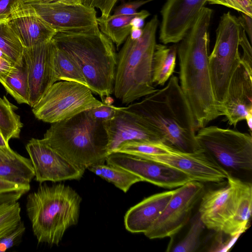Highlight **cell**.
<instances>
[{
  "label": "cell",
  "instance_id": "5",
  "mask_svg": "<svg viewBox=\"0 0 252 252\" xmlns=\"http://www.w3.org/2000/svg\"><path fill=\"white\" fill-rule=\"evenodd\" d=\"M81 197L63 184L40 186L27 197L26 210L38 243L58 245L78 221Z\"/></svg>",
  "mask_w": 252,
  "mask_h": 252
},
{
  "label": "cell",
  "instance_id": "40",
  "mask_svg": "<svg viewBox=\"0 0 252 252\" xmlns=\"http://www.w3.org/2000/svg\"><path fill=\"white\" fill-rule=\"evenodd\" d=\"M21 2V0H0V21L7 20Z\"/></svg>",
  "mask_w": 252,
  "mask_h": 252
},
{
  "label": "cell",
  "instance_id": "32",
  "mask_svg": "<svg viewBox=\"0 0 252 252\" xmlns=\"http://www.w3.org/2000/svg\"><path fill=\"white\" fill-rule=\"evenodd\" d=\"M20 213L17 201L0 204V240L16 228L21 221Z\"/></svg>",
  "mask_w": 252,
  "mask_h": 252
},
{
  "label": "cell",
  "instance_id": "6",
  "mask_svg": "<svg viewBox=\"0 0 252 252\" xmlns=\"http://www.w3.org/2000/svg\"><path fill=\"white\" fill-rule=\"evenodd\" d=\"M158 23V16L154 15L143 28L141 36L132 39L128 36L117 54L113 94L124 104L157 90L152 81V66Z\"/></svg>",
  "mask_w": 252,
  "mask_h": 252
},
{
  "label": "cell",
  "instance_id": "27",
  "mask_svg": "<svg viewBox=\"0 0 252 252\" xmlns=\"http://www.w3.org/2000/svg\"><path fill=\"white\" fill-rule=\"evenodd\" d=\"M0 83L8 94L19 104H29V86L25 67L18 66L17 69L9 75L0 78Z\"/></svg>",
  "mask_w": 252,
  "mask_h": 252
},
{
  "label": "cell",
  "instance_id": "31",
  "mask_svg": "<svg viewBox=\"0 0 252 252\" xmlns=\"http://www.w3.org/2000/svg\"><path fill=\"white\" fill-rule=\"evenodd\" d=\"M170 146L161 142L127 141L121 144L114 152L128 154L144 158L147 156L166 153Z\"/></svg>",
  "mask_w": 252,
  "mask_h": 252
},
{
  "label": "cell",
  "instance_id": "2",
  "mask_svg": "<svg viewBox=\"0 0 252 252\" xmlns=\"http://www.w3.org/2000/svg\"><path fill=\"white\" fill-rule=\"evenodd\" d=\"M124 108L145 123L165 144L184 152L200 149L196 139L198 128L176 76L172 75L162 88Z\"/></svg>",
  "mask_w": 252,
  "mask_h": 252
},
{
  "label": "cell",
  "instance_id": "36",
  "mask_svg": "<svg viewBox=\"0 0 252 252\" xmlns=\"http://www.w3.org/2000/svg\"><path fill=\"white\" fill-rule=\"evenodd\" d=\"M119 109V107L104 102L99 106L89 109V112L94 120L104 123L112 119L117 114Z\"/></svg>",
  "mask_w": 252,
  "mask_h": 252
},
{
  "label": "cell",
  "instance_id": "12",
  "mask_svg": "<svg viewBox=\"0 0 252 252\" xmlns=\"http://www.w3.org/2000/svg\"><path fill=\"white\" fill-rule=\"evenodd\" d=\"M57 32L87 29L97 25L94 8L80 3L22 0Z\"/></svg>",
  "mask_w": 252,
  "mask_h": 252
},
{
  "label": "cell",
  "instance_id": "37",
  "mask_svg": "<svg viewBox=\"0 0 252 252\" xmlns=\"http://www.w3.org/2000/svg\"><path fill=\"white\" fill-rule=\"evenodd\" d=\"M240 46L243 50L242 55L241 56V63L251 74H252V43L243 28L240 35Z\"/></svg>",
  "mask_w": 252,
  "mask_h": 252
},
{
  "label": "cell",
  "instance_id": "18",
  "mask_svg": "<svg viewBox=\"0 0 252 252\" xmlns=\"http://www.w3.org/2000/svg\"><path fill=\"white\" fill-rule=\"evenodd\" d=\"M221 112L234 127L252 113V74L241 63L231 78Z\"/></svg>",
  "mask_w": 252,
  "mask_h": 252
},
{
  "label": "cell",
  "instance_id": "39",
  "mask_svg": "<svg viewBox=\"0 0 252 252\" xmlns=\"http://www.w3.org/2000/svg\"><path fill=\"white\" fill-rule=\"evenodd\" d=\"M155 0H140L126 3L118 6L114 10L113 15H132L137 12V9L141 6Z\"/></svg>",
  "mask_w": 252,
  "mask_h": 252
},
{
  "label": "cell",
  "instance_id": "4",
  "mask_svg": "<svg viewBox=\"0 0 252 252\" xmlns=\"http://www.w3.org/2000/svg\"><path fill=\"white\" fill-rule=\"evenodd\" d=\"M41 140L84 171L94 164L104 163L108 155L103 123L94 120L89 109L51 124Z\"/></svg>",
  "mask_w": 252,
  "mask_h": 252
},
{
  "label": "cell",
  "instance_id": "28",
  "mask_svg": "<svg viewBox=\"0 0 252 252\" xmlns=\"http://www.w3.org/2000/svg\"><path fill=\"white\" fill-rule=\"evenodd\" d=\"M18 107L3 96L0 97V131L6 142L19 138L23 126L20 116L15 111Z\"/></svg>",
  "mask_w": 252,
  "mask_h": 252
},
{
  "label": "cell",
  "instance_id": "42",
  "mask_svg": "<svg viewBox=\"0 0 252 252\" xmlns=\"http://www.w3.org/2000/svg\"><path fill=\"white\" fill-rule=\"evenodd\" d=\"M241 13L238 17L241 27L245 31L248 38L252 43V17L245 14Z\"/></svg>",
  "mask_w": 252,
  "mask_h": 252
},
{
  "label": "cell",
  "instance_id": "13",
  "mask_svg": "<svg viewBox=\"0 0 252 252\" xmlns=\"http://www.w3.org/2000/svg\"><path fill=\"white\" fill-rule=\"evenodd\" d=\"M107 164L121 167L156 186L178 188L192 181L182 172L164 164L132 155L113 152L106 158Z\"/></svg>",
  "mask_w": 252,
  "mask_h": 252
},
{
  "label": "cell",
  "instance_id": "7",
  "mask_svg": "<svg viewBox=\"0 0 252 252\" xmlns=\"http://www.w3.org/2000/svg\"><path fill=\"white\" fill-rule=\"evenodd\" d=\"M242 29L237 17L229 11L223 13L216 30L213 51L208 57L213 92L220 112L231 78L241 64Z\"/></svg>",
  "mask_w": 252,
  "mask_h": 252
},
{
  "label": "cell",
  "instance_id": "29",
  "mask_svg": "<svg viewBox=\"0 0 252 252\" xmlns=\"http://www.w3.org/2000/svg\"><path fill=\"white\" fill-rule=\"evenodd\" d=\"M55 46L54 67L57 81H73L87 86L75 63L63 50L55 44Z\"/></svg>",
  "mask_w": 252,
  "mask_h": 252
},
{
  "label": "cell",
  "instance_id": "20",
  "mask_svg": "<svg viewBox=\"0 0 252 252\" xmlns=\"http://www.w3.org/2000/svg\"><path fill=\"white\" fill-rule=\"evenodd\" d=\"M198 214L207 228L222 233L231 216L232 197L230 186L210 189L201 197Z\"/></svg>",
  "mask_w": 252,
  "mask_h": 252
},
{
  "label": "cell",
  "instance_id": "26",
  "mask_svg": "<svg viewBox=\"0 0 252 252\" xmlns=\"http://www.w3.org/2000/svg\"><path fill=\"white\" fill-rule=\"evenodd\" d=\"M87 169L113 184L125 193L133 184L142 182L140 178L128 171L104 163L94 164Z\"/></svg>",
  "mask_w": 252,
  "mask_h": 252
},
{
  "label": "cell",
  "instance_id": "15",
  "mask_svg": "<svg viewBox=\"0 0 252 252\" xmlns=\"http://www.w3.org/2000/svg\"><path fill=\"white\" fill-rule=\"evenodd\" d=\"M26 149L32 161L35 180L39 183L78 180L85 172L41 139L32 138L27 144Z\"/></svg>",
  "mask_w": 252,
  "mask_h": 252
},
{
  "label": "cell",
  "instance_id": "1",
  "mask_svg": "<svg viewBox=\"0 0 252 252\" xmlns=\"http://www.w3.org/2000/svg\"><path fill=\"white\" fill-rule=\"evenodd\" d=\"M213 12L202 7L177 45L180 86L198 129L222 116L214 95L209 68V29Z\"/></svg>",
  "mask_w": 252,
  "mask_h": 252
},
{
  "label": "cell",
  "instance_id": "33",
  "mask_svg": "<svg viewBox=\"0 0 252 252\" xmlns=\"http://www.w3.org/2000/svg\"><path fill=\"white\" fill-rule=\"evenodd\" d=\"M205 225L199 214L195 216L186 236L171 250L173 252H194L200 245V235Z\"/></svg>",
  "mask_w": 252,
  "mask_h": 252
},
{
  "label": "cell",
  "instance_id": "14",
  "mask_svg": "<svg viewBox=\"0 0 252 252\" xmlns=\"http://www.w3.org/2000/svg\"><path fill=\"white\" fill-rule=\"evenodd\" d=\"M55 44L52 40L24 48L23 63L28 78L29 104L32 108L57 82L54 67Z\"/></svg>",
  "mask_w": 252,
  "mask_h": 252
},
{
  "label": "cell",
  "instance_id": "46",
  "mask_svg": "<svg viewBox=\"0 0 252 252\" xmlns=\"http://www.w3.org/2000/svg\"><path fill=\"white\" fill-rule=\"evenodd\" d=\"M0 146H9L8 142H6L3 137L2 133L0 131Z\"/></svg>",
  "mask_w": 252,
  "mask_h": 252
},
{
  "label": "cell",
  "instance_id": "21",
  "mask_svg": "<svg viewBox=\"0 0 252 252\" xmlns=\"http://www.w3.org/2000/svg\"><path fill=\"white\" fill-rule=\"evenodd\" d=\"M226 180L231 189V216L222 233L236 238L247 229L251 217L252 185L229 173Z\"/></svg>",
  "mask_w": 252,
  "mask_h": 252
},
{
  "label": "cell",
  "instance_id": "24",
  "mask_svg": "<svg viewBox=\"0 0 252 252\" xmlns=\"http://www.w3.org/2000/svg\"><path fill=\"white\" fill-rule=\"evenodd\" d=\"M177 55L176 44L171 46L156 44L152 66V81L154 84L163 86L168 81L174 72Z\"/></svg>",
  "mask_w": 252,
  "mask_h": 252
},
{
  "label": "cell",
  "instance_id": "23",
  "mask_svg": "<svg viewBox=\"0 0 252 252\" xmlns=\"http://www.w3.org/2000/svg\"><path fill=\"white\" fill-rule=\"evenodd\" d=\"M34 177L30 158L22 156L9 146H0V179L23 185H30Z\"/></svg>",
  "mask_w": 252,
  "mask_h": 252
},
{
  "label": "cell",
  "instance_id": "44",
  "mask_svg": "<svg viewBox=\"0 0 252 252\" xmlns=\"http://www.w3.org/2000/svg\"><path fill=\"white\" fill-rule=\"evenodd\" d=\"M43 1L60 2L63 3H80L81 0H39ZM82 3V2H81Z\"/></svg>",
  "mask_w": 252,
  "mask_h": 252
},
{
  "label": "cell",
  "instance_id": "43",
  "mask_svg": "<svg viewBox=\"0 0 252 252\" xmlns=\"http://www.w3.org/2000/svg\"><path fill=\"white\" fill-rule=\"evenodd\" d=\"M143 33V29L131 27L129 36L132 39L140 38Z\"/></svg>",
  "mask_w": 252,
  "mask_h": 252
},
{
  "label": "cell",
  "instance_id": "30",
  "mask_svg": "<svg viewBox=\"0 0 252 252\" xmlns=\"http://www.w3.org/2000/svg\"><path fill=\"white\" fill-rule=\"evenodd\" d=\"M24 47L7 20L0 21V50L16 65H23Z\"/></svg>",
  "mask_w": 252,
  "mask_h": 252
},
{
  "label": "cell",
  "instance_id": "41",
  "mask_svg": "<svg viewBox=\"0 0 252 252\" xmlns=\"http://www.w3.org/2000/svg\"><path fill=\"white\" fill-rule=\"evenodd\" d=\"M18 66L0 50V78L15 71Z\"/></svg>",
  "mask_w": 252,
  "mask_h": 252
},
{
  "label": "cell",
  "instance_id": "16",
  "mask_svg": "<svg viewBox=\"0 0 252 252\" xmlns=\"http://www.w3.org/2000/svg\"><path fill=\"white\" fill-rule=\"evenodd\" d=\"M206 3V0H167L160 11V41L165 45L179 42Z\"/></svg>",
  "mask_w": 252,
  "mask_h": 252
},
{
  "label": "cell",
  "instance_id": "45",
  "mask_svg": "<svg viewBox=\"0 0 252 252\" xmlns=\"http://www.w3.org/2000/svg\"><path fill=\"white\" fill-rule=\"evenodd\" d=\"M248 128L251 131H252V113L249 114L245 118Z\"/></svg>",
  "mask_w": 252,
  "mask_h": 252
},
{
  "label": "cell",
  "instance_id": "25",
  "mask_svg": "<svg viewBox=\"0 0 252 252\" xmlns=\"http://www.w3.org/2000/svg\"><path fill=\"white\" fill-rule=\"evenodd\" d=\"M120 15L109 16L104 18H97V22L100 31L116 45L117 49L129 36L131 26L130 22L137 15Z\"/></svg>",
  "mask_w": 252,
  "mask_h": 252
},
{
  "label": "cell",
  "instance_id": "19",
  "mask_svg": "<svg viewBox=\"0 0 252 252\" xmlns=\"http://www.w3.org/2000/svg\"><path fill=\"white\" fill-rule=\"evenodd\" d=\"M7 21L24 48L50 41L57 32L22 0Z\"/></svg>",
  "mask_w": 252,
  "mask_h": 252
},
{
  "label": "cell",
  "instance_id": "35",
  "mask_svg": "<svg viewBox=\"0 0 252 252\" xmlns=\"http://www.w3.org/2000/svg\"><path fill=\"white\" fill-rule=\"evenodd\" d=\"M210 4L221 5L252 17V0H206Z\"/></svg>",
  "mask_w": 252,
  "mask_h": 252
},
{
  "label": "cell",
  "instance_id": "3",
  "mask_svg": "<svg viewBox=\"0 0 252 252\" xmlns=\"http://www.w3.org/2000/svg\"><path fill=\"white\" fill-rule=\"evenodd\" d=\"M52 40L75 63L93 93L102 100L113 94L117 54L114 43L98 25L57 32Z\"/></svg>",
  "mask_w": 252,
  "mask_h": 252
},
{
  "label": "cell",
  "instance_id": "22",
  "mask_svg": "<svg viewBox=\"0 0 252 252\" xmlns=\"http://www.w3.org/2000/svg\"><path fill=\"white\" fill-rule=\"evenodd\" d=\"M175 190L153 194L131 207L124 217L126 230L132 233L146 232L160 215Z\"/></svg>",
  "mask_w": 252,
  "mask_h": 252
},
{
  "label": "cell",
  "instance_id": "9",
  "mask_svg": "<svg viewBox=\"0 0 252 252\" xmlns=\"http://www.w3.org/2000/svg\"><path fill=\"white\" fill-rule=\"evenodd\" d=\"M196 139L200 148L223 168L252 171V134L210 126L198 129Z\"/></svg>",
  "mask_w": 252,
  "mask_h": 252
},
{
  "label": "cell",
  "instance_id": "10",
  "mask_svg": "<svg viewBox=\"0 0 252 252\" xmlns=\"http://www.w3.org/2000/svg\"><path fill=\"white\" fill-rule=\"evenodd\" d=\"M204 193L202 183L191 181L175 189L164 209L144 234L149 239H161L177 233L188 223L192 211Z\"/></svg>",
  "mask_w": 252,
  "mask_h": 252
},
{
  "label": "cell",
  "instance_id": "34",
  "mask_svg": "<svg viewBox=\"0 0 252 252\" xmlns=\"http://www.w3.org/2000/svg\"><path fill=\"white\" fill-rule=\"evenodd\" d=\"M30 189V185L19 184L0 179V204L17 201Z\"/></svg>",
  "mask_w": 252,
  "mask_h": 252
},
{
  "label": "cell",
  "instance_id": "11",
  "mask_svg": "<svg viewBox=\"0 0 252 252\" xmlns=\"http://www.w3.org/2000/svg\"><path fill=\"white\" fill-rule=\"evenodd\" d=\"M154 160L179 170L192 181L220 183L229 172L202 148L193 152H184L170 147L166 153L147 156Z\"/></svg>",
  "mask_w": 252,
  "mask_h": 252
},
{
  "label": "cell",
  "instance_id": "17",
  "mask_svg": "<svg viewBox=\"0 0 252 252\" xmlns=\"http://www.w3.org/2000/svg\"><path fill=\"white\" fill-rule=\"evenodd\" d=\"M103 125L108 136V154L131 140L161 142L159 137L135 114L119 107L116 116Z\"/></svg>",
  "mask_w": 252,
  "mask_h": 252
},
{
  "label": "cell",
  "instance_id": "38",
  "mask_svg": "<svg viewBox=\"0 0 252 252\" xmlns=\"http://www.w3.org/2000/svg\"><path fill=\"white\" fill-rule=\"evenodd\" d=\"M25 229L24 222L21 221L14 230L0 240V252H5L12 247L24 233Z\"/></svg>",
  "mask_w": 252,
  "mask_h": 252
},
{
  "label": "cell",
  "instance_id": "8",
  "mask_svg": "<svg viewBox=\"0 0 252 252\" xmlns=\"http://www.w3.org/2000/svg\"><path fill=\"white\" fill-rule=\"evenodd\" d=\"M93 93L82 84L59 81L48 89L32 107V111L36 118L44 122L62 121L102 105L104 102L96 99Z\"/></svg>",
  "mask_w": 252,
  "mask_h": 252
}]
</instances>
